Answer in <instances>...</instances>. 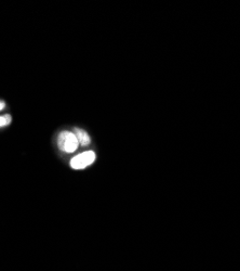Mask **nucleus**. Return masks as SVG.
<instances>
[{"instance_id": "nucleus-1", "label": "nucleus", "mask_w": 240, "mask_h": 271, "mask_svg": "<svg viewBox=\"0 0 240 271\" xmlns=\"http://www.w3.org/2000/svg\"><path fill=\"white\" fill-rule=\"evenodd\" d=\"M57 146L65 153H73L79 147V142L74 133L62 132L57 137Z\"/></svg>"}, {"instance_id": "nucleus-2", "label": "nucleus", "mask_w": 240, "mask_h": 271, "mask_svg": "<svg viewBox=\"0 0 240 271\" xmlns=\"http://www.w3.org/2000/svg\"><path fill=\"white\" fill-rule=\"evenodd\" d=\"M96 155L93 151H86L78 154L71 160V167L73 169H84L94 163Z\"/></svg>"}, {"instance_id": "nucleus-4", "label": "nucleus", "mask_w": 240, "mask_h": 271, "mask_svg": "<svg viewBox=\"0 0 240 271\" xmlns=\"http://www.w3.org/2000/svg\"><path fill=\"white\" fill-rule=\"evenodd\" d=\"M11 120H12L11 115H9V114L0 115V128L10 125V123H11Z\"/></svg>"}, {"instance_id": "nucleus-3", "label": "nucleus", "mask_w": 240, "mask_h": 271, "mask_svg": "<svg viewBox=\"0 0 240 271\" xmlns=\"http://www.w3.org/2000/svg\"><path fill=\"white\" fill-rule=\"evenodd\" d=\"M74 134L78 140L79 146H83V147H87L90 144V137L88 135L87 132L85 130L80 129V128H75L74 129Z\"/></svg>"}, {"instance_id": "nucleus-5", "label": "nucleus", "mask_w": 240, "mask_h": 271, "mask_svg": "<svg viewBox=\"0 0 240 271\" xmlns=\"http://www.w3.org/2000/svg\"><path fill=\"white\" fill-rule=\"evenodd\" d=\"M5 106H6V103L4 101H0V111H3Z\"/></svg>"}]
</instances>
